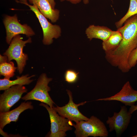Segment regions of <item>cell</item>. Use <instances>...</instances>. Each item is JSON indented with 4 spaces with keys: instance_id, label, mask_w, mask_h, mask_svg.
<instances>
[{
    "instance_id": "obj_6",
    "label": "cell",
    "mask_w": 137,
    "mask_h": 137,
    "mask_svg": "<svg viewBox=\"0 0 137 137\" xmlns=\"http://www.w3.org/2000/svg\"><path fill=\"white\" fill-rule=\"evenodd\" d=\"M24 4L29 7L38 19L43 30V42L44 44L49 45L51 44L54 38L57 39L61 36V29L59 25H53L49 22L35 5H29L28 3Z\"/></svg>"
},
{
    "instance_id": "obj_5",
    "label": "cell",
    "mask_w": 137,
    "mask_h": 137,
    "mask_svg": "<svg viewBox=\"0 0 137 137\" xmlns=\"http://www.w3.org/2000/svg\"><path fill=\"white\" fill-rule=\"evenodd\" d=\"M40 106L45 107L48 112L51 123L50 133L49 137H65L66 132L71 130L73 123L72 121L58 114L53 108L46 104L41 102Z\"/></svg>"
},
{
    "instance_id": "obj_26",
    "label": "cell",
    "mask_w": 137,
    "mask_h": 137,
    "mask_svg": "<svg viewBox=\"0 0 137 137\" xmlns=\"http://www.w3.org/2000/svg\"><path fill=\"white\" fill-rule=\"evenodd\" d=\"M112 1V0H111ZM83 3L85 4H88L89 2V0H83Z\"/></svg>"
},
{
    "instance_id": "obj_17",
    "label": "cell",
    "mask_w": 137,
    "mask_h": 137,
    "mask_svg": "<svg viewBox=\"0 0 137 137\" xmlns=\"http://www.w3.org/2000/svg\"><path fill=\"white\" fill-rule=\"evenodd\" d=\"M17 67L15 66L13 62L7 61L0 64V74L4 78L10 79L14 75Z\"/></svg>"
},
{
    "instance_id": "obj_23",
    "label": "cell",
    "mask_w": 137,
    "mask_h": 137,
    "mask_svg": "<svg viewBox=\"0 0 137 137\" xmlns=\"http://www.w3.org/2000/svg\"><path fill=\"white\" fill-rule=\"evenodd\" d=\"M61 2H62L65 1L69 2L71 3L74 4H77L80 3L81 0H59Z\"/></svg>"
},
{
    "instance_id": "obj_10",
    "label": "cell",
    "mask_w": 137,
    "mask_h": 137,
    "mask_svg": "<svg viewBox=\"0 0 137 137\" xmlns=\"http://www.w3.org/2000/svg\"><path fill=\"white\" fill-rule=\"evenodd\" d=\"M131 117L125 106H121L120 111L114 112L113 116L108 117L106 121L109 125V131L115 130L117 136H120L127 128Z\"/></svg>"
},
{
    "instance_id": "obj_4",
    "label": "cell",
    "mask_w": 137,
    "mask_h": 137,
    "mask_svg": "<svg viewBox=\"0 0 137 137\" xmlns=\"http://www.w3.org/2000/svg\"><path fill=\"white\" fill-rule=\"evenodd\" d=\"M52 80V78L47 77L46 74H42L38 78L34 88L21 99L25 101L30 100L38 101L52 107L55 103L49 94L50 89L48 86Z\"/></svg>"
},
{
    "instance_id": "obj_20",
    "label": "cell",
    "mask_w": 137,
    "mask_h": 137,
    "mask_svg": "<svg viewBox=\"0 0 137 137\" xmlns=\"http://www.w3.org/2000/svg\"><path fill=\"white\" fill-rule=\"evenodd\" d=\"M137 63V46L131 52L129 56L128 63L130 69L134 67Z\"/></svg>"
},
{
    "instance_id": "obj_13",
    "label": "cell",
    "mask_w": 137,
    "mask_h": 137,
    "mask_svg": "<svg viewBox=\"0 0 137 137\" xmlns=\"http://www.w3.org/2000/svg\"><path fill=\"white\" fill-rule=\"evenodd\" d=\"M29 3L36 6L41 13L53 23L59 19V11L54 9L47 0H27Z\"/></svg>"
},
{
    "instance_id": "obj_9",
    "label": "cell",
    "mask_w": 137,
    "mask_h": 137,
    "mask_svg": "<svg viewBox=\"0 0 137 137\" xmlns=\"http://www.w3.org/2000/svg\"><path fill=\"white\" fill-rule=\"evenodd\" d=\"M25 86L19 85L12 86L5 90L0 96V112H7L27 92Z\"/></svg>"
},
{
    "instance_id": "obj_1",
    "label": "cell",
    "mask_w": 137,
    "mask_h": 137,
    "mask_svg": "<svg viewBox=\"0 0 137 137\" xmlns=\"http://www.w3.org/2000/svg\"><path fill=\"white\" fill-rule=\"evenodd\" d=\"M124 23L123 26L117 30L122 35L119 44L115 49L105 52V57L111 65L123 73H127L130 70L128 63L129 56L137 46V14L129 18Z\"/></svg>"
},
{
    "instance_id": "obj_14",
    "label": "cell",
    "mask_w": 137,
    "mask_h": 137,
    "mask_svg": "<svg viewBox=\"0 0 137 137\" xmlns=\"http://www.w3.org/2000/svg\"><path fill=\"white\" fill-rule=\"evenodd\" d=\"M113 31L105 26H89L86 29L85 34L90 40L93 38L97 39L102 41L106 40L112 32Z\"/></svg>"
},
{
    "instance_id": "obj_27",
    "label": "cell",
    "mask_w": 137,
    "mask_h": 137,
    "mask_svg": "<svg viewBox=\"0 0 137 137\" xmlns=\"http://www.w3.org/2000/svg\"><path fill=\"white\" fill-rule=\"evenodd\" d=\"M132 137H137V135H135V136H132Z\"/></svg>"
},
{
    "instance_id": "obj_18",
    "label": "cell",
    "mask_w": 137,
    "mask_h": 137,
    "mask_svg": "<svg viewBox=\"0 0 137 137\" xmlns=\"http://www.w3.org/2000/svg\"><path fill=\"white\" fill-rule=\"evenodd\" d=\"M137 14V0H130L129 8L126 14L115 23V26L118 29L121 27L125 22L129 18Z\"/></svg>"
},
{
    "instance_id": "obj_3",
    "label": "cell",
    "mask_w": 137,
    "mask_h": 137,
    "mask_svg": "<svg viewBox=\"0 0 137 137\" xmlns=\"http://www.w3.org/2000/svg\"><path fill=\"white\" fill-rule=\"evenodd\" d=\"M31 42L30 37L24 41L20 35H17L13 38L8 48L3 54L7 57L8 61L13 60L15 61L17 69L20 74L23 71L26 61L28 59V55L23 53L24 47L27 43Z\"/></svg>"
},
{
    "instance_id": "obj_15",
    "label": "cell",
    "mask_w": 137,
    "mask_h": 137,
    "mask_svg": "<svg viewBox=\"0 0 137 137\" xmlns=\"http://www.w3.org/2000/svg\"><path fill=\"white\" fill-rule=\"evenodd\" d=\"M28 74L23 75L21 77H16V79L13 80H10V79L4 78L0 79V90H5L11 86L17 85H28L33 80L31 79V78L34 77L35 75H33L29 76Z\"/></svg>"
},
{
    "instance_id": "obj_19",
    "label": "cell",
    "mask_w": 137,
    "mask_h": 137,
    "mask_svg": "<svg viewBox=\"0 0 137 137\" xmlns=\"http://www.w3.org/2000/svg\"><path fill=\"white\" fill-rule=\"evenodd\" d=\"M79 73L72 70H66L65 73L64 78L67 82L72 83L76 82L78 78Z\"/></svg>"
},
{
    "instance_id": "obj_24",
    "label": "cell",
    "mask_w": 137,
    "mask_h": 137,
    "mask_svg": "<svg viewBox=\"0 0 137 137\" xmlns=\"http://www.w3.org/2000/svg\"><path fill=\"white\" fill-rule=\"evenodd\" d=\"M49 2L52 8L55 9V6L56 5V3L55 0H47Z\"/></svg>"
},
{
    "instance_id": "obj_16",
    "label": "cell",
    "mask_w": 137,
    "mask_h": 137,
    "mask_svg": "<svg viewBox=\"0 0 137 137\" xmlns=\"http://www.w3.org/2000/svg\"><path fill=\"white\" fill-rule=\"evenodd\" d=\"M122 35L118 31H113L106 41H102V47L105 52L113 50L119 46L122 39Z\"/></svg>"
},
{
    "instance_id": "obj_12",
    "label": "cell",
    "mask_w": 137,
    "mask_h": 137,
    "mask_svg": "<svg viewBox=\"0 0 137 137\" xmlns=\"http://www.w3.org/2000/svg\"><path fill=\"white\" fill-rule=\"evenodd\" d=\"M33 109L32 102L30 101L24 102L21 103L17 107L7 112H0V129H3L7 124L11 122H16L20 114L25 110Z\"/></svg>"
},
{
    "instance_id": "obj_7",
    "label": "cell",
    "mask_w": 137,
    "mask_h": 137,
    "mask_svg": "<svg viewBox=\"0 0 137 137\" xmlns=\"http://www.w3.org/2000/svg\"><path fill=\"white\" fill-rule=\"evenodd\" d=\"M3 22L6 30V42L8 44H10L13 38L17 35L22 34L29 37L35 34L29 26L20 23L16 14L13 16L5 15Z\"/></svg>"
},
{
    "instance_id": "obj_8",
    "label": "cell",
    "mask_w": 137,
    "mask_h": 137,
    "mask_svg": "<svg viewBox=\"0 0 137 137\" xmlns=\"http://www.w3.org/2000/svg\"><path fill=\"white\" fill-rule=\"evenodd\" d=\"M66 91L69 97L68 103L62 107L53 106V108L60 115L75 122L81 120H88L89 118L81 113L78 108L79 106L83 105L87 101L75 104L73 102L71 92L69 90H66Z\"/></svg>"
},
{
    "instance_id": "obj_25",
    "label": "cell",
    "mask_w": 137,
    "mask_h": 137,
    "mask_svg": "<svg viewBox=\"0 0 137 137\" xmlns=\"http://www.w3.org/2000/svg\"><path fill=\"white\" fill-rule=\"evenodd\" d=\"M27 0H19V1H16L17 3H20L24 4L26 3H27Z\"/></svg>"
},
{
    "instance_id": "obj_2",
    "label": "cell",
    "mask_w": 137,
    "mask_h": 137,
    "mask_svg": "<svg viewBox=\"0 0 137 137\" xmlns=\"http://www.w3.org/2000/svg\"><path fill=\"white\" fill-rule=\"evenodd\" d=\"M73 123L75 129L74 133L76 137H107L108 132L104 123L94 116H91L87 121L81 120Z\"/></svg>"
},
{
    "instance_id": "obj_21",
    "label": "cell",
    "mask_w": 137,
    "mask_h": 137,
    "mask_svg": "<svg viewBox=\"0 0 137 137\" xmlns=\"http://www.w3.org/2000/svg\"><path fill=\"white\" fill-rule=\"evenodd\" d=\"M8 61L7 57L5 55L3 56L1 55H0V63H3L6 62Z\"/></svg>"
},
{
    "instance_id": "obj_22",
    "label": "cell",
    "mask_w": 137,
    "mask_h": 137,
    "mask_svg": "<svg viewBox=\"0 0 137 137\" xmlns=\"http://www.w3.org/2000/svg\"><path fill=\"white\" fill-rule=\"evenodd\" d=\"M137 110V105H133L131 106L128 111L129 112L132 114L135 111Z\"/></svg>"
},
{
    "instance_id": "obj_11",
    "label": "cell",
    "mask_w": 137,
    "mask_h": 137,
    "mask_svg": "<svg viewBox=\"0 0 137 137\" xmlns=\"http://www.w3.org/2000/svg\"><path fill=\"white\" fill-rule=\"evenodd\" d=\"M96 100H117L121 102L126 106H131L137 101V91L134 90L129 82L127 81L123 85L121 90L114 95Z\"/></svg>"
}]
</instances>
